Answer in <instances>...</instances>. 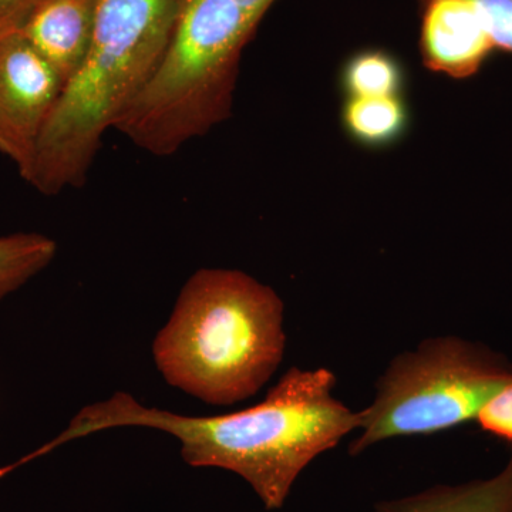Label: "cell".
Wrapping results in <instances>:
<instances>
[{"instance_id":"cell-1","label":"cell","mask_w":512,"mask_h":512,"mask_svg":"<svg viewBox=\"0 0 512 512\" xmlns=\"http://www.w3.org/2000/svg\"><path fill=\"white\" fill-rule=\"evenodd\" d=\"M336 376L291 367L265 399L239 412L184 416L147 407L126 392L83 407L67 429L18 460L22 467L70 441L119 427L164 431L188 466L221 468L251 485L266 510L284 507L293 484L320 454L359 429V412L333 396Z\"/></svg>"},{"instance_id":"cell-2","label":"cell","mask_w":512,"mask_h":512,"mask_svg":"<svg viewBox=\"0 0 512 512\" xmlns=\"http://www.w3.org/2000/svg\"><path fill=\"white\" fill-rule=\"evenodd\" d=\"M175 0H99L93 36L37 143L26 183L57 195L86 183L107 131L116 128L163 62Z\"/></svg>"},{"instance_id":"cell-3","label":"cell","mask_w":512,"mask_h":512,"mask_svg":"<svg viewBox=\"0 0 512 512\" xmlns=\"http://www.w3.org/2000/svg\"><path fill=\"white\" fill-rule=\"evenodd\" d=\"M285 305L237 269L204 268L185 282L153 357L165 382L212 406L255 396L286 349Z\"/></svg>"},{"instance_id":"cell-4","label":"cell","mask_w":512,"mask_h":512,"mask_svg":"<svg viewBox=\"0 0 512 512\" xmlns=\"http://www.w3.org/2000/svg\"><path fill=\"white\" fill-rule=\"evenodd\" d=\"M276 0H175L173 33L151 82L114 130L173 156L231 116L239 63Z\"/></svg>"},{"instance_id":"cell-5","label":"cell","mask_w":512,"mask_h":512,"mask_svg":"<svg viewBox=\"0 0 512 512\" xmlns=\"http://www.w3.org/2000/svg\"><path fill=\"white\" fill-rule=\"evenodd\" d=\"M512 380L504 356L457 336L423 340L394 357L359 412L350 456L384 440L423 437L476 421L490 397Z\"/></svg>"},{"instance_id":"cell-6","label":"cell","mask_w":512,"mask_h":512,"mask_svg":"<svg viewBox=\"0 0 512 512\" xmlns=\"http://www.w3.org/2000/svg\"><path fill=\"white\" fill-rule=\"evenodd\" d=\"M64 80L19 32L0 36V154L28 170Z\"/></svg>"},{"instance_id":"cell-7","label":"cell","mask_w":512,"mask_h":512,"mask_svg":"<svg viewBox=\"0 0 512 512\" xmlns=\"http://www.w3.org/2000/svg\"><path fill=\"white\" fill-rule=\"evenodd\" d=\"M420 55L431 72L476 76L495 52L471 0H420Z\"/></svg>"},{"instance_id":"cell-8","label":"cell","mask_w":512,"mask_h":512,"mask_svg":"<svg viewBox=\"0 0 512 512\" xmlns=\"http://www.w3.org/2000/svg\"><path fill=\"white\" fill-rule=\"evenodd\" d=\"M97 6L99 0H37L16 32L66 83L89 49Z\"/></svg>"},{"instance_id":"cell-9","label":"cell","mask_w":512,"mask_h":512,"mask_svg":"<svg viewBox=\"0 0 512 512\" xmlns=\"http://www.w3.org/2000/svg\"><path fill=\"white\" fill-rule=\"evenodd\" d=\"M375 512H512V451L497 476L460 485H436L409 497L380 501Z\"/></svg>"},{"instance_id":"cell-10","label":"cell","mask_w":512,"mask_h":512,"mask_svg":"<svg viewBox=\"0 0 512 512\" xmlns=\"http://www.w3.org/2000/svg\"><path fill=\"white\" fill-rule=\"evenodd\" d=\"M340 121L346 136L357 146L382 150L406 137L412 114L404 96L345 97Z\"/></svg>"},{"instance_id":"cell-11","label":"cell","mask_w":512,"mask_h":512,"mask_svg":"<svg viewBox=\"0 0 512 512\" xmlns=\"http://www.w3.org/2000/svg\"><path fill=\"white\" fill-rule=\"evenodd\" d=\"M345 97L403 96L406 70L399 57L384 49H363L345 60L339 74Z\"/></svg>"},{"instance_id":"cell-12","label":"cell","mask_w":512,"mask_h":512,"mask_svg":"<svg viewBox=\"0 0 512 512\" xmlns=\"http://www.w3.org/2000/svg\"><path fill=\"white\" fill-rule=\"evenodd\" d=\"M57 245L36 232L0 237V301L52 264Z\"/></svg>"},{"instance_id":"cell-13","label":"cell","mask_w":512,"mask_h":512,"mask_svg":"<svg viewBox=\"0 0 512 512\" xmlns=\"http://www.w3.org/2000/svg\"><path fill=\"white\" fill-rule=\"evenodd\" d=\"M495 52L512 53V0H471Z\"/></svg>"},{"instance_id":"cell-14","label":"cell","mask_w":512,"mask_h":512,"mask_svg":"<svg viewBox=\"0 0 512 512\" xmlns=\"http://www.w3.org/2000/svg\"><path fill=\"white\" fill-rule=\"evenodd\" d=\"M476 421L485 433L512 446V380L485 402Z\"/></svg>"},{"instance_id":"cell-15","label":"cell","mask_w":512,"mask_h":512,"mask_svg":"<svg viewBox=\"0 0 512 512\" xmlns=\"http://www.w3.org/2000/svg\"><path fill=\"white\" fill-rule=\"evenodd\" d=\"M37 0H0V36L16 32Z\"/></svg>"}]
</instances>
